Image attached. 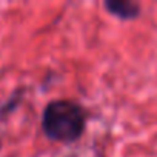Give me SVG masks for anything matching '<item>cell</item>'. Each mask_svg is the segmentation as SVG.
<instances>
[{"label": "cell", "mask_w": 157, "mask_h": 157, "mask_svg": "<svg viewBox=\"0 0 157 157\" xmlns=\"http://www.w3.org/2000/svg\"><path fill=\"white\" fill-rule=\"evenodd\" d=\"M42 128L51 140L74 142L85 129V113L71 100L51 102L43 111Z\"/></svg>", "instance_id": "6da1fadb"}, {"label": "cell", "mask_w": 157, "mask_h": 157, "mask_svg": "<svg viewBox=\"0 0 157 157\" xmlns=\"http://www.w3.org/2000/svg\"><path fill=\"white\" fill-rule=\"evenodd\" d=\"M106 10L120 19H132L139 14V5L129 0H109L106 2Z\"/></svg>", "instance_id": "7a4b0ae2"}]
</instances>
